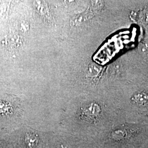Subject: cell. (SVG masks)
<instances>
[{"label": "cell", "instance_id": "1", "mask_svg": "<svg viewBox=\"0 0 148 148\" xmlns=\"http://www.w3.org/2000/svg\"><path fill=\"white\" fill-rule=\"evenodd\" d=\"M101 109L99 106L92 104L82 109V118L87 121H94L99 116Z\"/></svg>", "mask_w": 148, "mask_h": 148}, {"label": "cell", "instance_id": "2", "mask_svg": "<svg viewBox=\"0 0 148 148\" xmlns=\"http://www.w3.org/2000/svg\"><path fill=\"white\" fill-rule=\"evenodd\" d=\"M25 143L30 148L35 147L38 142L37 136L34 133L27 132L25 135Z\"/></svg>", "mask_w": 148, "mask_h": 148}]
</instances>
